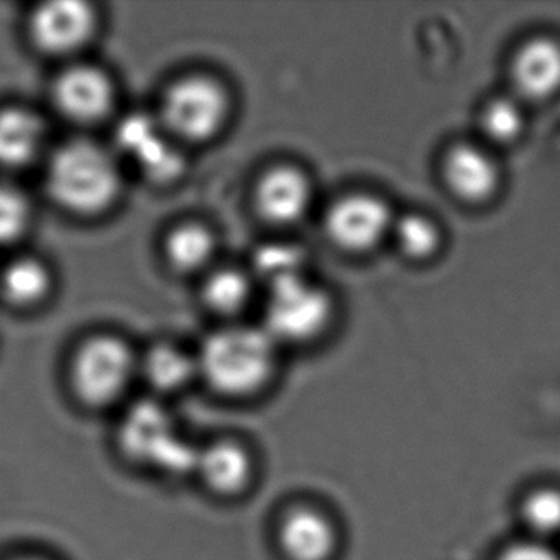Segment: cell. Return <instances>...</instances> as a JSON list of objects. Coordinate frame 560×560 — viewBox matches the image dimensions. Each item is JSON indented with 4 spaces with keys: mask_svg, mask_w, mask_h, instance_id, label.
<instances>
[{
    "mask_svg": "<svg viewBox=\"0 0 560 560\" xmlns=\"http://www.w3.org/2000/svg\"><path fill=\"white\" fill-rule=\"evenodd\" d=\"M166 254L173 267L178 270L201 268L212 255L211 234L201 225H183L170 235Z\"/></svg>",
    "mask_w": 560,
    "mask_h": 560,
    "instance_id": "cell-18",
    "label": "cell"
},
{
    "mask_svg": "<svg viewBox=\"0 0 560 560\" xmlns=\"http://www.w3.org/2000/svg\"><path fill=\"white\" fill-rule=\"evenodd\" d=\"M206 303L219 313L241 311L250 298V283L241 271L222 270L209 278L205 288Z\"/></svg>",
    "mask_w": 560,
    "mask_h": 560,
    "instance_id": "cell-23",
    "label": "cell"
},
{
    "mask_svg": "<svg viewBox=\"0 0 560 560\" xmlns=\"http://www.w3.org/2000/svg\"><path fill=\"white\" fill-rule=\"evenodd\" d=\"M136 363L126 343L114 337H97L81 347L73 362V385L88 405H107L132 378Z\"/></svg>",
    "mask_w": 560,
    "mask_h": 560,
    "instance_id": "cell-5",
    "label": "cell"
},
{
    "mask_svg": "<svg viewBox=\"0 0 560 560\" xmlns=\"http://www.w3.org/2000/svg\"><path fill=\"white\" fill-rule=\"evenodd\" d=\"M311 185L293 166H277L260 179L255 192L258 212L271 224L288 225L306 214Z\"/></svg>",
    "mask_w": 560,
    "mask_h": 560,
    "instance_id": "cell-10",
    "label": "cell"
},
{
    "mask_svg": "<svg viewBox=\"0 0 560 560\" xmlns=\"http://www.w3.org/2000/svg\"><path fill=\"white\" fill-rule=\"evenodd\" d=\"M511 81L521 96L546 100L560 90V45L550 38H533L516 51Z\"/></svg>",
    "mask_w": 560,
    "mask_h": 560,
    "instance_id": "cell-12",
    "label": "cell"
},
{
    "mask_svg": "<svg viewBox=\"0 0 560 560\" xmlns=\"http://www.w3.org/2000/svg\"><path fill=\"white\" fill-rule=\"evenodd\" d=\"M330 316L329 294L298 277L271 287L265 310V332L275 342H304L319 336Z\"/></svg>",
    "mask_w": 560,
    "mask_h": 560,
    "instance_id": "cell-4",
    "label": "cell"
},
{
    "mask_svg": "<svg viewBox=\"0 0 560 560\" xmlns=\"http://www.w3.org/2000/svg\"><path fill=\"white\" fill-rule=\"evenodd\" d=\"M94 14L78 0H58L42 5L32 19V37L48 54H70L90 38Z\"/></svg>",
    "mask_w": 560,
    "mask_h": 560,
    "instance_id": "cell-8",
    "label": "cell"
},
{
    "mask_svg": "<svg viewBox=\"0 0 560 560\" xmlns=\"http://www.w3.org/2000/svg\"><path fill=\"white\" fill-rule=\"evenodd\" d=\"M44 137V126L34 114L21 109L0 113V165H28L40 152Z\"/></svg>",
    "mask_w": 560,
    "mask_h": 560,
    "instance_id": "cell-15",
    "label": "cell"
},
{
    "mask_svg": "<svg viewBox=\"0 0 560 560\" xmlns=\"http://www.w3.org/2000/svg\"><path fill=\"white\" fill-rule=\"evenodd\" d=\"M442 176L447 188L465 202L487 201L500 183L494 160L485 150L468 143L448 150L442 162Z\"/></svg>",
    "mask_w": 560,
    "mask_h": 560,
    "instance_id": "cell-9",
    "label": "cell"
},
{
    "mask_svg": "<svg viewBox=\"0 0 560 560\" xmlns=\"http://www.w3.org/2000/svg\"><path fill=\"white\" fill-rule=\"evenodd\" d=\"M228 109V96L215 81L186 78L166 94L163 120L182 139L206 140L221 129Z\"/></svg>",
    "mask_w": 560,
    "mask_h": 560,
    "instance_id": "cell-6",
    "label": "cell"
},
{
    "mask_svg": "<svg viewBox=\"0 0 560 560\" xmlns=\"http://www.w3.org/2000/svg\"><path fill=\"white\" fill-rule=\"evenodd\" d=\"M120 442L133 460L165 474L188 475L198 470L201 451L179 435L170 412L156 402L143 401L127 412Z\"/></svg>",
    "mask_w": 560,
    "mask_h": 560,
    "instance_id": "cell-3",
    "label": "cell"
},
{
    "mask_svg": "<svg viewBox=\"0 0 560 560\" xmlns=\"http://www.w3.org/2000/svg\"><path fill=\"white\" fill-rule=\"evenodd\" d=\"M500 560H559L552 550L540 544H517L504 550Z\"/></svg>",
    "mask_w": 560,
    "mask_h": 560,
    "instance_id": "cell-26",
    "label": "cell"
},
{
    "mask_svg": "<svg viewBox=\"0 0 560 560\" xmlns=\"http://www.w3.org/2000/svg\"><path fill=\"white\" fill-rule=\"evenodd\" d=\"M480 126L481 132L487 139L506 145V143L514 142L523 132V113L513 100L498 97L485 106Z\"/></svg>",
    "mask_w": 560,
    "mask_h": 560,
    "instance_id": "cell-22",
    "label": "cell"
},
{
    "mask_svg": "<svg viewBox=\"0 0 560 560\" xmlns=\"http://www.w3.org/2000/svg\"><path fill=\"white\" fill-rule=\"evenodd\" d=\"M303 264V252L293 245H267L255 255V270L268 281L270 288L283 281L303 277L301 275Z\"/></svg>",
    "mask_w": 560,
    "mask_h": 560,
    "instance_id": "cell-21",
    "label": "cell"
},
{
    "mask_svg": "<svg viewBox=\"0 0 560 560\" xmlns=\"http://www.w3.org/2000/svg\"><path fill=\"white\" fill-rule=\"evenodd\" d=\"M14 560H44V559H38V557H18V559H14Z\"/></svg>",
    "mask_w": 560,
    "mask_h": 560,
    "instance_id": "cell-27",
    "label": "cell"
},
{
    "mask_svg": "<svg viewBox=\"0 0 560 560\" xmlns=\"http://www.w3.org/2000/svg\"><path fill=\"white\" fill-rule=\"evenodd\" d=\"M275 340L264 330L235 327L212 334L199 353V372L224 395H247L260 388L275 363Z\"/></svg>",
    "mask_w": 560,
    "mask_h": 560,
    "instance_id": "cell-1",
    "label": "cell"
},
{
    "mask_svg": "<svg viewBox=\"0 0 560 560\" xmlns=\"http://www.w3.org/2000/svg\"><path fill=\"white\" fill-rule=\"evenodd\" d=\"M117 139L120 147L139 162L143 172L156 182H168L182 173V155L149 117L132 116L124 120Z\"/></svg>",
    "mask_w": 560,
    "mask_h": 560,
    "instance_id": "cell-11",
    "label": "cell"
},
{
    "mask_svg": "<svg viewBox=\"0 0 560 560\" xmlns=\"http://www.w3.org/2000/svg\"><path fill=\"white\" fill-rule=\"evenodd\" d=\"M28 208L14 189L0 186V244L18 238L27 225Z\"/></svg>",
    "mask_w": 560,
    "mask_h": 560,
    "instance_id": "cell-25",
    "label": "cell"
},
{
    "mask_svg": "<svg viewBox=\"0 0 560 560\" xmlns=\"http://www.w3.org/2000/svg\"><path fill=\"white\" fill-rule=\"evenodd\" d=\"M524 520L530 529L539 534H553L560 530V493L542 490L527 498L524 504Z\"/></svg>",
    "mask_w": 560,
    "mask_h": 560,
    "instance_id": "cell-24",
    "label": "cell"
},
{
    "mask_svg": "<svg viewBox=\"0 0 560 560\" xmlns=\"http://www.w3.org/2000/svg\"><path fill=\"white\" fill-rule=\"evenodd\" d=\"M392 228V212L376 196H346L334 202L326 215L327 235L350 252L376 247Z\"/></svg>",
    "mask_w": 560,
    "mask_h": 560,
    "instance_id": "cell-7",
    "label": "cell"
},
{
    "mask_svg": "<svg viewBox=\"0 0 560 560\" xmlns=\"http://www.w3.org/2000/svg\"><path fill=\"white\" fill-rule=\"evenodd\" d=\"M55 100L61 113L70 119L94 122L109 113L113 86L96 68H73L58 80Z\"/></svg>",
    "mask_w": 560,
    "mask_h": 560,
    "instance_id": "cell-13",
    "label": "cell"
},
{
    "mask_svg": "<svg viewBox=\"0 0 560 560\" xmlns=\"http://www.w3.org/2000/svg\"><path fill=\"white\" fill-rule=\"evenodd\" d=\"M48 278L44 265L35 260L14 261L2 277L5 296L15 304H32L47 293Z\"/></svg>",
    "mask_w": 560,
    "mask_h": 560,
    "instance_id": "cell-19",
    "label": "cell"
},
{
    "mask_svg": "<svg viewBox=\"0 0 560 560\" xmlns=\"http://www.w3.org/2000/svg\"><path fill=\"white\" fill-rule=\"evenodd\" d=\"M196 474L218 493H235L250 477V460L238 445L219 442L201 451Z\"/></svg>",
    "mask_w": 560,
    "mask_h": 560,
    "instance_id": "cell-16",
    "label": "cell"
},
{
    "mask_svg": "<svg viewBox=\"0 0 560 560\" xmlns=\"http://www.w3.org/2000/svg\"><path fill=\"white\" fill-rule=\"evenodd\" d=\"M334 540L332 526L316 511H294L281 527V544L293 560H326Z\"/></svg>",
    "mask_w": 560,
    "mask_h": 560,
    "instance_id": "cell-14",
    "label": "cell"
},
{
    "mask_svg": "<svg viewBox=\"0 0 560 560\" xmlns=\"http://www.w3.org/2000/svg\"><path fill=\"white\" fill-rule=\"evenodd\" d=\"M198 365L183 350L172 346L155 347L143 362V375L159 392L183 388Z\"/></svg>",
    "mask_w": 560,
    "mask_h": 560,
    "instance_id": "cell-17",
    "label": "cell"
},
{
    "mask_svg": "<svg viewBox=\"0 0 560 560\" xmlns=\"http://www.w3.org/2000/svg\"><path fill=\"white\" fill-rule=\"evenodd\" d=\"M393 229L402 254L415 260L431 257L441 244V232L438 225L424 215H402L393 224Z\"/></svg>",
    "mask_w": 560,
    "mask_h": 560,
    "instance_id": "cell-20",
    "label": "cell"
},
{
    "mask_svg": "<svg viewBox=\"0 0 560 560\" xmlns=\"http://www.w3.org/2000/svg\"><path fill=\"white\" fill-rule=\"evenodd\" d=\"M55 201L74 212H97L113 202L119 173L109 153L91 142L68 143L48 170Z\"/></svg>",
    "mask_w": 560,
    "mask_h": 560,
    "instance_id": "cell-2",
    "label": "cell"
}]
</instances>
